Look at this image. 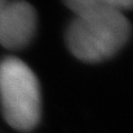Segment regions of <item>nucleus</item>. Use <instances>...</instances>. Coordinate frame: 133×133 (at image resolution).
I'll return each mask as SVG.
<instances>
[{
    "instance_id": "f257e3e1",
    "label": "nucleus",
    "mask_w": 133,
    "mask_h": 133,
    "mask_svg": "<svg viewBox=\"0 0 133 133\" xmlns=\"http://www.w3.org/2000/svg\"><path fill=\"white\" fill-rule=\"evenodd\" d=\"M131 36V23L123 12H96L76 16L66 31V44L74 57L96 63L116 54Z\"/></svg>"
},
{
    "instance_id": "f03ea898",
    "label": "nucleus",
    "mask_w": 133,
    "mask_h": 133,
    "mask_svg": "<svg viewBox=\"0 0 133 133\" xmlns=\"http://www.w3.org/2000/svg\"><path fill=\"white\" fill-rule=\"evenodd\" d=\"M0 103L5 122L19 132H30L40 122L39 80L30 66L17 57L0 61Z\"/></svg>"
},
{
    "instance_id": "7ed1b4c3",
    "label": "nucleus",
    "mask_w": 133,
    "mask_h": 133,
    "mask_svg": "<svg viewBox=\"0 0 133 133\" xmlns=\"http://www.w3.org/2000/svg\"><path fill=\"white\" fill-rule=\"evenodd\" d=\"M36 12L26 0H0V44L6 49H21L36 31Z\"/></svg>"
},
{
    "instance_id": "20e7f679",
    "label": "nucleus",
    "mask_w": 133,
    "mask_h": 133,
    "mask_svg": "<svg viewBox=\"0 0 133 133\" xmlns=\"http://www.w3.org/2000/svg\"><path fill=\"white\" fill-rule=\"evenodd\" d=\"M76 16L96 12H124L132 6L133 0H63Z\"/></svg>"
}]
</instances>
